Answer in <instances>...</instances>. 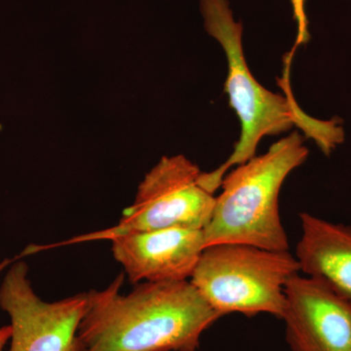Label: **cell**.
I'll return each instance as SVG.
<instances>
[{"mask_svg":"<svg viewBox=\"0 0 351 351\" xmlns=\"http://www.w3.org/2000/svg\"><path fill=\"white\" fill-rule=\"evenodd\" d=\"M12 329L10 325L0 328V351H3L4 346L10 341Z\"/></svg>","mask_w":351,"mask_h":351,"instance_id":"cell-11","label":"cell"},{"mask_svg":"<svg viewBox=\"0 0 351 351\" xmlns=\"http://www.w3.org/2000/svg\"><path fill=\"white\" fill-rule=\"evenodd\" d=\"M286 339L292 351H351V306L306 276L285 287Z\"/></svg>","mask_w":351,"mask_h":351,"instance_id":"cell-7","label":"cell"},{"mask_svg":"<svg viewBox=\"0 0 351 351\" xmlns=\"http://www.w3.org/2000/svg\"><path fill=\"white\" fill-rule=\"evenodd\" d=\"M299 274L289 251L223 243L203 250L189 281L221 316L269 313L282 319L286 285Z\"/></svg>","mask_w":351,"mask_h":351,"instance_id":"cell-4","label":"cell"},{"mask_svg":"<svg viewBox=\"0 0 351 351\" xmlns=\"http://www.w3.org/2000/svg\"><path fill=\"white\" fill-rule=\"evenodd\" d=\"M11 263H13V260H11V258H5V260L2 261V262L0 263V272L5 269L7 265H10Z\"/></svg>","mask_w":351,"mask_h":351,"instance_id":"cell-12","label":"cell"},{"mask_svg":"<svg viewBox=\"0 0 351 351\" xmlns=\"http://www.w3.org/2000/svg\"><path fill=\"white\" fill-rule=\"evenodd\" d=\"M113 257L134 285L191 279L205 249L203 230L162 228L117 235Z\"/></svg>","mask_w":351,"mask_h":351,"instance_id":"cell-8","label":"cell"},{"mask_svg":"<svg viewBox=\"0 0 351 351\" xmlns=\"http://www.w3.org/2000/svg\"><path fill=\"white\" fill-rule=\"evenodd\" d=\"M307 156L304 138L299 132H292L265 154L252 157L226 173L211 219L203 230L205 248L237 243L288 251L279 193L288 176L306 162Z\"/></svg>","mask_w":351,"mask_h":351,"instance_id":"cell-3","label":"cell"},{"mask_svg":"<svg viewBox=\"0 0 351 351\" xmlns=\"http://www.w3.org/2000/svg\"><path fill=\"white\" fill-rule=\"evenodd\" d=\"M179 351H197V350H179Z\"/></svg>","mask_w":351,"mask_h":351,"instance_id":"cell-13","label":"cell"},{"mask_svg":"<svg viewBox=\"0 0 351 351\" xmlns=\"http://www.w3.org/2000/svg\"><path fill=\"white\" fill-rule=\"evenodd\" d=\"M124 274L105 290L88 292L80 350H197L203 332L221 317L189 280L138 283L121 295Z\"/></svg>","mask_w":351,"mask_h":351,"instance_id":"cell-1","label":"cell"},{"mask_svg":"<svg viewBox=\"0 0 351 351\" xmlns=\"http://www.w3.org/2000/svg\"><path fill=\"white\" fill-rule=\"evenodd\" d=\"M201 174L199 167L182 154L163 156L145 175L135 201L124 210L117 226L73 239L71 243L162 228L204 230L216 196L201 184Z\"/></svg>","mask_w":351,"mask_h":351,"instance_id":"cell-5","label":"cell"},{"mask_svg":"<svg viewBox=\"0 0 351 351\" xmlns=\"http://www.w3.org/2000/svg\"><path fill=\"white\" fill-rule=\"evenodd\" d=\"M27 274V263H14L0 286V307L12 329L9 351H82L78 329L87 311L88 292L44 302Z\"/></svg>","mask_w":351,"mask_h":351,"instance_id":"cell-6","label":"cell"},{"mask_svg":"<svg viewBox=\"0 0 351 351\" xmlns=\"http://www.w3.org/2000/svg\"><path fill=\"white\" fill-rule=\"evenodd\" d=\"M205 31L216 39L228 60L225 92L239 117L241 133L234 151L216 170L202 172L201 182L210 193H216L230 168L256 156L263 137L276 136L298 126L311 138L326 156L345 138L337 119L323 121L307 115L291 92L287 96L274 93L252 75L245 59L243 24L235 20L228 0H200Z\"/></svg>","mask_w":351,"mask_h":351,"instance_id":"cell-2","label":"cell"},{"mask_svg":"<svg viewBox=\"0 0 351 351\" xmlns=\"http://www.w3.org/2000/svg\"><path fill=\"white\" fill-rule=\"evenodd\" d=\"M302 235L295 249L300 272L329 289L351 306V226L300 214Z\"/></svg>","mask_w":351,"mask_h":351,"instance_id":"cell-9","label":"cell"},{"mask_svg":"<svg viewBox=\"0 0 351 351\" xmlns=\"http://www.w3.org/2000/svg\"><path fill=\"white\" fill-rule=\"evenodd\" d=\"M292 4L293 18H294L295 24H297V38L292 52L290 54L293 56L292 53L294 52L297 47L302 44H306L311 38V34L308 32V20L306 12V0H290Z\"/></svg>","mask_w":351,"mask_h":351,"instance_id":"cell-10","label":"cell"}]
</instances>
